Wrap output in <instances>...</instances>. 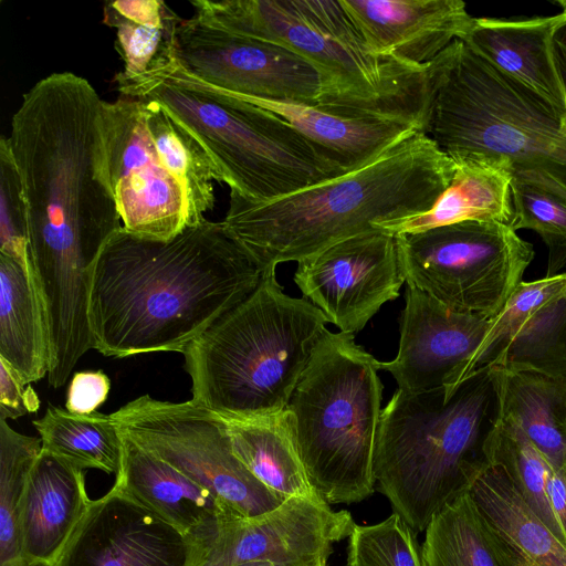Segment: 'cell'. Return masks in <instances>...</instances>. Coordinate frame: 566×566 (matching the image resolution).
<instances>
[{"label": "cell", "instance_id": "1", "mask_svg": "<svg viewBox=\"0 0 566 566\" xmlns=\"http://www.w3.org/2000/svg\"><path fill=\"white\" fill-rule=\"evenodd\" d=\"M103 99L84 77L52 73L22 97L8 136L29 216V253L50 337L91 335L88 300L97 258L119 230L104 178Z\"/></svg>", "mask_w": 566, "mask_h": 566}, {"label": "cell", "instance_id": "37", "mask_svg": "<svg viewBox=\"0 0 566 566\" xmlns=\"http://www.w3.org/2000/svg\"><path fill=\"white\" fill-rule=\"evenodd\" d=\"M515 231L528 229L544 241L547 251L546 276L557 275L566 265V207L531 187L511 185Z\"/></svg>", "mask_w": 566, "mask_h": 566}, {"label": "cell", "instance_id": "30", "mask_svg": "<svg viewBox=\"0 0 566 566\" xmlns=\"http://www.w3.org/2000/svg\"><path fill=\"white\" fill-rule=\"evenodd\" d=\"M42 449L85 470L118 474L124 457V436L112 415H77L49 406L33 421Z\"/></svg>", "mask_w": 566, "mask_h": 566}, {"label": "cell", "instance_id": "8", "mask_svg": "<svg viewBox=\"0 0 566 566\" xmlns=\"http://www.w3.org/2000/svg\"><path fill=\"white\" fill-rule=\"evenodd\" d=\"M197 15L227 30L280 44L325 74L347 116L416 122L427 114V65L370 49L340 1L193 0Z\"/></svg>", "mask_w": 566, "mask_h": 566}, {"label": "cell", "instance_id": "6", "mask_svg": "<svg viewBox=\"0 0 566 566\" xmlns=\"http://www.w3.org/2000/svg\"><path fill=\"white\" fill-rule=\"evenodd\" d=\"M495 418L488 368L453 388L397 389L381 409L375 479L394 512L416 533L469 490L486 462L483 443Z\"/></svg>", "mask_w": 566, "mask_h": 566}, {"label": "cell", "instance_id": "39", "mask_svg": "<svg viewBox=\"0 0 566 566\" xmlns=\"http://www.w3.org/2000/svg\"><path fill=\"white\" fill-rule=\"evenodd\" d=\"M20 374L0 358V420L17 419L36 412L40 400Z\"/></svg>", "mask_w": 566, "mask_h": 566}, {"label": "cell", "instance_id": "44", "mask_svg": "<svg viewBox=\"0 0 566 566\" xmlns=\"http://www.w3.org/2000/svg\"><path fill=\"white\" fill-rule=\"evenodd\" d=\"M559 127H560L562 133L566 135V98H565L564 113L559 118Z\"/></svg>", "mask_w": 566, "mask_h": 566}, {"label": "cell", "instance_id": "42", "mask_svg": "<svg viewBox=\"0 0 566 566\" xmlns=\"http://www.w3.org/2000/svg\"><path fill=\"white\" fill-rule=\"evenodd\" d=\"M555 46L560 60L563 74L566 70V21L558 28L555 33Z\"/></svg>", "mask_w": 566, "mask_h": 566}, {"label": "cell", "instance_id": "11", "mask_svg": "<svg viewBox=\"0 0 566 566\" xmlns=\"http://www.w3.org/2000/svg\"><path fill=\"white\" fill-rule=\"evenodd\" d=\"M112 417L123 434L211 491L239 517L284 502L237 458L224 419L192 399L171 402L143 395Z\"/></svg>", "mask_w": 566, "mask_h": 566}, {"label": "cell", "instance_id": "43", "mask_svg": "<svg viewBox=\"0 0 566 566\" xmlns=\"http://www.w3.org/2000/svg\"><path fill=\"white\" fill-rule=\"evenodd\" d=\"M507 547H509V551H510V556H511V560L513 563V566H535L532 562L526 559L524 556H522L517 552L513 551L509 545H507Z\"/></svg>", "mask_w": 566, "mask_h": 566}, {"label": "cell", "instance_id": "32", "mask_svg": "<svg viewBox=\"0 0 566 566\" xmlns=\"http://www.w3.org/2000/svg\"><path fill=\"white\" fill-rule=\"evenodd\" d=\"M486 463L500 467L534 514L562 541V528L547 496L552 467L514 423L495 418L483 443Z\"/></svg>", "mask_w": 566, "mask_h": 566}, {"label": "cell", "instance_id": "20", "mask_svg": "<svg viewBox=\"0 0 566 566\" xmlns=\"http://www.w3.org/2000/svg\"><path fill=\"white\" fill-rule=\"evenodd\" d=\"M91 502L83 470L42 449L20 507L22 566H54Z\"/></svg>", "mask_w": 566, "mask_h": 566}, {"label": "cell", "instance_id": "25", "mask_svg": "<svg viewBox=\"0 0 566 566\" xmlns=\"http://www.w3.org/2000/svg\"><path fill=\"white\" fill-rule=\"evenodd\" d=\"M0 358L28 385L49 374V328L32 265L3 254H0Z\"/></svg>", "mask_w": 566, "mask_h": 566}, {"label": "cell", "instance_id": "34", "mask_svg": "<svg viewBox=\"0 0 566 566\" xmlns=\"http://www.w3.org/2000/svg\"><path fill=\"white\" fill-rule=\"evenodd\" d=\"M489 366L566 379V296L543 307Z\"/></svg>", "mask_w": 566, "mask_h": 566}, {"label": "cell", "instance_id": "46", "mask_svg": "<svg viewBox=\"0 0 566 566\" xmlns=\"http://www.w3.org/2000/svg\"><path fill=\"white\" fill-rule=\"evenodd\" d=\"M308 566H327V558H321Z\"/></svg>", "mask_w": 566, "mask_h": 566}, {"label": "cell", "instance_id": "14", "mask_svg": "<svg viewBox=\"0 0 566 566\" xmlns=\"http://www.w3.org/2000/svg\"><path fill=\"white\" fill-rule=\"evenodd\" d=\"M354 526L346 510L334 511L319 497L293 496L264 514L221 522L211 535L193 542L190 566H308L328 558Z\"/></svg>", "mask_w": 566, "mask_h": 566}, {"label": "cell", "instance_id": "16", "mask_svg": "<svg viewBox=\"0 0 566 566\" xmlns=\"http://www.w3.org/2000/svg\"><path fill=\"white\" fill-rule=\"evenodd\" d=\"M193 541L116 483L88 510L54 566H190Z\"/></svg>", "mask_w": 566, "mask_h": 566}, {"label": "cell", "instance_id": "19", "mask_svg": "<svg viewBox=\"0 0 566 566\" xmlns=\"http://www.w3.org/2000/svg\"><path fill=\"white\" fill-rule=\"evenodd\" d=\"M557 3L562 12L549 17L524 20L473 18L461 41L562 116L566 82L555 46V33L566 21V0Z\"/></svg>", "mask_w": 566, "mask_h": 566}, {"label": "cell", "instance_id": "29", "mask_svg": "<svg viewBox=\"0 0 566 566\" xmlns=\"http://www.w3.org/2000/svg\"><path fill=\"white\" fill-rule=\"evenodd\" d=\"M421 549L424 566H513L507 545L468 491L431 520Z\"/></svg>", "mask_w": 566, "mask_h": 566}, {"label": "cell", "instance_id": "3", "mask_svg": "<svg viewBox=\"0 0 566 566\" xmlns=\"http://www.w3.org/2000/svg\"><path fill=\"white\" fill-rule=\"evenodd\" d=\"M455 164L423 130L356 170L265 202L230 192V232L264 270L301 261L334 243L430 210Z\"/></svg>", "mask_w": 566, "mask_h": 566}, {"label": "cell", "instance_id": "35", "mask_svg": "<svg viewBox=\"0 0 566 566\" xmlns=\"http://www.w3.org/2000/svg\"><path fill=\"white\" fill-rule=\"evenodd\" d=\"M565 296L566 272L520 282L501 311L490 317L484 337L472 358L470 376L486 368L543 307Z\"/></svg>", "mask_w": 566, "mask_h": 566}, {"label": "cell", "instance_id": "45", "mask_svg": "<svg viewBox=\"0 0 566 566\" xmlns=\"http://www.w3.org/2000/svg\"><path fill=\"white\" fill-rule=\"evenodd\" d=\"M238 566H275L271 563H266V562H253V563H247V564H242V565H238Z\"/></svg>", "mask_w": 566, "mask_h": 566}, {"label": "cell", "instance_id": "4", "mask_svg": "<svg viewBox=\"0 0 566 566\" xmlns=\"http://www.w3.org/2000/svg\"><path fill=\"white\" fill-rule=\"evenodd\" d=\"M427 91L423 132L441 151L499 157L512 184L566 207V135L549 104L459 39L427 64Z\"/></svg>", "mask_w": 566, "mask_h": 566}, {"label": "cell", "instance_id": "38", "mask_svg": "<svg viewBox=\"0 0 566 566\" xmlns=\"http://www.w3.org/2000/svg\"><path fill=\"white\" fill-rule=\"evenodd\" d=\"M0 254L31 263L28 206L21 175L6 136L0 138Z\"/></svg>", "mask_w": 566, "mask_h": 566}, {"label": "cell", "instance_id": "13", "mask_svg": "<svg viewBox=\"0 0 566 566\" xmlns=\"http://www.w3.org/2000/svg\"><path fill=\"white\" fill-rule=\"evenodd\" d=\"M102 165L123 228L139 237L170 240L188 227V205L178 180L163 165L142 101H103Z\"/></svg>", "mask_w": 566, "mask_h": 566}, {"label": "cell", "instance_id": "10", "mask_svg": "<svg viewBox=\"0 0 566 566\" xmlns=\"http://www.w3.org/2000/svg\"><path fill=\"white\" fill-rule=\"evenodd\" d=\"M396 240L407 286L486 318L501 311L535 255L532 243L494 221H462Z\"/></svg>", "mask_w": 566, "mask_h": 566}, {"label": "cell", "instance_id": "36", "mask_svg": "<svg viewBox=\"0 0 566 566\" xmlns=\"http://www.w3.org/2000/svg\"><path fill=\"white\" fill-rule=\"evenodd\" d=\"M416 534L396 512L377 524H355L348 536L347 566H424Z\"/></svg>", "mask_w": 566, "mask_h": 566}, {"label": "cell", "instance_id": "31", "mask_svg": "<svg viewBox=\"0 0 566 566\" xmlns=\"http://www.w3.org/2000/svg\"><path fill=\"white\" fill-rule=\"evenodd\" d=\"M140 101V99H139ZM157 154L182 187L188 205V227L205 220L214 206L213 181L219 175L199 142L154 101H142Z\"/></svg>", "mask_w": 566, "mask_h": 566}, {"label": "cell", "instance_id": "2", "mask_svg": "<svg viewBox=\"0 0 566 566\" xmlns=\"http://www.w3.org/2000/svg\"><path fill=\"white\" fill-rule=\"evenodd\" d=\"M266 270L224 221L155 240L123 227L94 266L88 321L94 349L127 357L185 348L244 301Z\"/></svg>", "mask_w": 566, "mask_h": 566}, {"label": "cell", "instance_id": "5", "mask_svg": "<svg viewBox=\"0 0 566 566\" xmlns=\"http://www.w3.org/2000/svg\"><path fill=\"white\" fill-rule=\"evenodd\" d=\"M327 323L266 269L244 301L182 352L191 399L224 419L285 410Z\"/></svg>", "mask_w": 566, "mask_h": 566}, {"label": "cell", "instance_id": "23", "mask_svg": "<svg viewBox=\"0 0 566 566\" xmlns=\"http://www.w3.org/2000/svg\"><path fill=\"white\" fill-rule=\"evenodd\" d=\"M454 174L433 207L421 214L377 227L394 235L408 234L462 221L513 223L512 175L499 157L471 154L452 159Z\"/></svg>", "mask_w": 566, "mask_h": 566}, {"label": "cell", "instance_id": "28", "mask_svg": "<svg viewBox=\"0 0 566 566\" xmlns=\"http://www.w3.org/2000/svg\"><path fill=\"white\" fill-rule=\"evenodd\" d=\"M181 19L161 0H118L104 7V22L116 30L115 48L124 62L119 75L140 78L179 64Z\"/></svg>", "mask_w": 566, "mask_h": 566}, {"label": "cell", "instance_id": "40", "mask_svg": "<svg viewBox=\"0 0 566 566\" xmlns=\"http://www.w3.org/2000/svg\"><path fill=\"white\" fill-rule=\"evenodd\" d=\"M109 388L111 381L104 371H77L67 388L65 408L77 415L93 413L107 399Z\"/></svg>", "mask_w": 566, "mask_h": 566}, {"label": "cell", "instance_id": "12", "mask_svg": "<svg viewBox=\"0 0 566 566\" xmlns=\"http://www.w3.org/2000/svg\"><path fill=\"white\" fill-rule=\"evenodd\" d=\"M177 43L180 65L211 86L343 115L329 78L280 44L227 30L197 14L181 21Z\"/></svg>", "mask_w": 566, "mask_h": 566}, {"label": "cell", "instance_id": "9", "mask_svg": "<svg viewBox=\"0 0 566 566\" xmlns=\"http://www.w3.org/2000/svg\"><path fill=\"white\" fill-rule=\"evenodd\" d=\"M380 361L353 334L325 331L287 405L293 438L315 492L353 504L375 491Z\"/></svg>", "mask_w": 566, "mask_h": 566}, {"label": "cell", "instance_id": "24", "mask_svg": "<svg viewBox=\"0 0 566 566\" xmlns=\"http://www.w3.org/2000/svg\"><path fill=\"white\" fill-rule=\"evenodd\" d=\"M496 417L517 426L554 470L566 468V379L489 366Z\"/></svg>", "mask_w": 566, "mask_h": 566}, {"label": "cell", "instance_id": "17", "mask_svg": "<svg viewBox=\"0 0 566 566\" xmlns=\"http://www.w3.org/2000/svg\"><path fill=\"white\" fill-rule=\"evenodd\" d=\"M490 318L453 311L424 292L407 286L396 357L380 363L398 389L420 392L457 387L470 365Z\"/></svg>", "mask_w": 566, "mask_h": 566}, {"label": "cell", "instance_id": "15", "mask_svg": "<svg viewBox=\"0 0 566 566\" xmlns=\"http://www.w3.org/2000/svg\"><path fill=\"white\" fill-rule=\"evenodd\" d=\"M294 282L303 297L339 332H360L405 282L396 235L374 229L297 262Z\"/></svg>", "mask_w": 566, "mask_h": 566}, {"label": "cell", "instance_id": "7", "mask_svg": "<svg viewBox=\"0 0 566 566\" xmlns=\"http://www.w3.org/2000/svg\"><path fill=\"white\" fill-rule=\"evenodd\" d=\"M115 81L122 96L159 104L199 142L220 184L249 201H271L346 174L287 120L200 81L180 63Z\"/></svg>", "mask_w": 566, "mask_h": 566}, {"label": "cell", "instance_id": "26", "mask_svg": "<svg viewBox=\"0 0 566 566\" xmlns=\"http://www.w3.org/2000/svg\"><path fill=\"white\" fill-rule=\"evenodd\" d=\"M224 421L234 454L272 493L283 501L319 497L296 449L287 409Z\"/></svg>", "mask_w": 566, "mask_h": 566}, {"label": "cell", "instance_id": "33", "mask_svg": "<svg viewBox=\"0 0 566 566\" xmlns=\"http://www.w3.org/2000/svg\"><path fill=\"white\" fill-rule=\"evenodd\" d=\"M41 451V438L22 434L0 420V566H22L20 507Z\"/></svg>", "mask_w": 566, "mask_h": 566}, {"label": "cell", "instance_id": "18", "mask_svg": "<svg viewBox=\"0 0 566 566\" xmlns=\"http://www.w3.org/2000/svg\"><path fill=\"white\" fill-rule=\"evenodd\" d=\"M378 54L424 66L469 31L461 0H339Z\"/></svg>", "mask_w": 566, "mask_h": 566}, {"label": "cell", "instance_id": "41", "mask_svg": "<svg viewBox=\"0 0 566 566\" xmlns=\"http://www.w3.org/2000/svg\"><path fill=\"white\" fill-rule=\"evenodd\" d=\"M547 496L566 539V468L551 469L547 479Z\"/></svg>", "mask_w": 566, "mask_h": 566}, {"label": "cell", "instance_id": "27", "mask_svg": "<svg viewBox=\"0 0 566 566\" xmlns=\"http://www.w3.org/2000/svg\"><path fill=\"white\" fill-rule=\"evenodd\" d=\"M468 492L513 551L535 566H566V543L534 514L500 467L485 462Z\"/></svg>", "mask_w": 566, "mask_h": 566}, {"label": "cell", "instance_id": "21", "mask_svg": "<svg viewBox=\"0 0 566 566\" xmlns=\"http://www.w3.org/2000/svg\"><path fill=\"white\" fill-rule=\"evenodd\" d=\"M124 436V457L115 483L193 542L239 517L211 491ZM242 518V517H240Z\"/></svg>", "mask_w": 566, "mask_h": 566}, {"label": "cell", "instance_id": "22", "mask_svg": "<svg viewBox=\"0 0 566 566\" xmlns=\"http://www.w3.org/2000/svg\"><path fill=\"white\" fill-rule=\"evenodd\" d=\"M233 95L287 120L345 172L366 166L400 139L422 130L420 124L402 118L346 116L302 104Z\"/></svg>", "mask_w": 566, "mask_h": 566}]
</instances>
